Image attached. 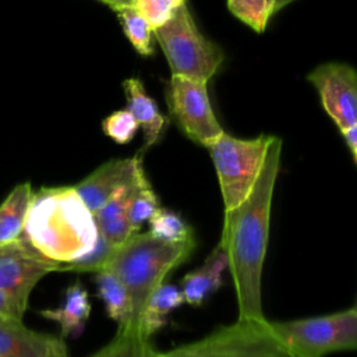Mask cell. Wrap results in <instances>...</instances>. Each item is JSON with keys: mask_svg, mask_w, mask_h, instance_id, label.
I'll return each instance as SVG.
<instances>
[{"mask_svg": "<svg viewBox=\"0 0 357 357\" xmlns=\"http://www.w3.org/2000/svg\"><path fill=\"white\" fill-rule=\"evenodd\" d=\"M280 153L282 139L273 137L250 194L236 208L226 211L223 218L218 244L227 257L240 319H266L262 310V269Z\"/></svg>", "mask_w": 357, "mask_h": 357, "instance_id": "6da1fadb", "label": "cell"}, {"mask_svg": "<svg viewBox=\"0 0 357 357\" xmlns=\"http://www.w3.org/2000/svg\"><path fill=\"white\" fill-rule=\"evenodd\" d=\"M93 213L73 187L33 192L22 237L46 259L61 266L88 254L98 241Z\"/></svg>", "mask_w": 357, "mask_h": 357, "instance_id": "7a4b0ae2", "label": "cell"}, {"mask_svg": "<svg viewBox=\"0 0 357 357\" xmlns=\"http://www.w3.org/2000/svg\"><path fill=\"white\" fill-rule=\"evenodd\" d=\"M195 245V240L174 244L137 231L113 250L105 271L113 273L130 296L132 310L130 326L135 328L152 291L165 283L172 271L190 259Z\"/></svg>", "mask_w": 357, "mask_h": 357, "instance_id": "3957f363", "label": "cell"}, {"mask_svg": "<svg viewBox=\"0 0 357 357\" xmlns=\"http://www.w3.org/2000/svg\"><path fill=\"white\" fill-rule=\"evenodd\" d=\"M153 32L172 75L208 82L223 63V50L199 32L185 4L174 8L170 20Z\"/></svg>", "mask_w": 357, "mask_h": 357, "instance_id": "277c9868", "label": "cell"}, {"mask_svg": "<svg viewBox=\"0 0 357 357\" xmlns=\"http://www.w3.org/2000/svg\"><path fill=\"white\" fill-rule=\"evenodd\" d=\"M271 329L293 357H325L357 347V308L291 321H269Z\"/></svg>", "mask_w": 357, "mask_h": 357, "instance_id": "5b68a950", "label": "cell"}, {"mask_svg": "<svg viewBox=\"0 0 357 357\" xmlns=\"http://www.w3.org/2000/svg\"><path fill=\"white\" fill-rule=\"evenodd\" d=\"M273 135L241 139L226 132L205 148L215 165L225 212L241 204L254 187Z\"/></svg>", "mask_w": 357, "mask_h": 357, "instance_id": "8992f818", "label": "cell"}, {"mask_svg": "<svg viewBox=\"0 0 357 357\" xmlns=\"http://www.w3.org/2000/svg\"><path fill=\"white\" fill-rule=\"evenodd\" d=\"M159 357H293L279 342L269 321L237 319L205 337Z\"/></svg>", "mask_w": 357, "mask_h": 357, "instance_id": "52a82bcc", "label": "cell"}, {"mask_svg": "<svg viewBox=\"0 0 357 357\" xmlns=\"http://www.w3.org/2000/svg\"><path fill=\"white\" fill-rule=\"evenodd\" d=\"M166 100L172 117L191 141L206 146L225 132L209 102L206 82L172 75Z\"/></svg>", "mask_w": 357, "mask_h": 357, "instance_id": "ba28073f", "label": "cell"}, {"mask_svg": "<svg viewBox=\"0 0 357 357\" xmlns=\"http://www.w3.org/2000/svg\"><path fill=\"white\" fill-rule=\"evenodd\" d=\"M59 265L42 257L21 234L13 243L0 247V291L24 311L38 282Z\"/></svg>", "mask_w": 357, "mask_h": 357, "instance_id": "9c48e42d", "label": "cell"}, {"mask_svg": "<svg viewBox=\"0 0 357 357\" xmlns=\"http://www.w3.org/2000/svg\"><path fill=\"white\" fill-rule=\"evenodd\" d=\"M321 105L340 131L357 126V75L347 63H324L308 73Z\"/></svg>", "mask_w": 357, "mask_h": 357, "instance_id": "30bf717a", "label": "cell"}, {"mask_svg": "<svg viewBox=\"0 0 357 357\" xmlns=\"http://www.w3.org/2000/svg\"><path fill=\"white\" fill-rule=\"evenodd\" d=\"M144 174L139 156L112 159L89 173L74 188L86 208L95 213L119 190L134 184Z\"/></svg>", "mask_w": 357, "mask_h": 357, "instance_id": "8fae6325", "label": "cell"}, {"mask_svg": "<svg viewBox=\"0 0 357 357\" xmlns=\"http://www.w3.org/2000/svg\"><path fill=\"white\" fill-rule=\"evenodd\" d=\"M0 357H68L64 342L26 328L22 321H0Z\"/></svg>", "mask_w": 357, "mask_h": 357, "instance_id": "7c38bea8", "label": "cell"}, {"mask_svg": "<svg viewBox=\"0 0 357 357\" xmlns=\"http://www.w3.org/2000/svg\"><path fill=\"white\" fill-rule=\"evenodd\" d=\"M225 269H227V257L222 247L216 244L201 266L184 275L180 286L184 303L191 307H201L220 289Z\"/></svg>", "mask_w": 357, "mask_h": 357, "instance_id": "4fadbf2b", "label": "cell"}, {"mask_svg": "<svg viewBox=\"0 0 357 357\" xmlns=\"http://www.w3.org/2000/svg\"><path fill=\"white\" fill-rule=\"evenodd\" d=\"M123 89L127 98V110L144 131V148L141 152H145V149L158 142L163 131L165 116L159 112L156 102L146 93L141 79H124Z\"/></svg>", "mask_w": 357, "mask_h": 357, "instance_id": "5bb4252c", "label": "cell"}, {"mask_svg": "<svg viewBox=\"0 0 357 357\" xmlns=\"http://www.w3.org/2000/svg\"><path fill=\"white\" fill-rule=\"evenodd\" d=\"M91 301L86 289L79 280L71 283L66 291L60 307L42 310L39 314L60 325L63 337H78L91 315Z\"/></svg>", "mask_w": 357, "mask_h": 357, "instance_id": "9a60e30c", "label": "cell"}, {"mask_svg": "<svg viewBox=\"0 0 357 357\" xmlns=\"http://www.w3.org/2000/svg\"><path fill=\"white\" fill-rule=\"evenodd\" d=\"M183 304L184 296L181 289L176 284L162 283L149 296L135 328L142 336L149 339L166 325L167 317Z\"/></svg>", "mask_w": 357, "mask_h": 357, "instance_id": "2e32d148", "label": "cell"}, {"mask_svg": "<svg viewBox=\"0 0 357 357\" xmlns=\"http://www.w3.org/2000/svg\"><path fill=\"white\" fill-rule=\"evenodd\" d=\"M33 197L31 183L15 185L0 205V247L15 241L24 231L28 209Z\"/></svg>", "mask_w": 357, "mask_h": 357, "instance_id": "e0dca14e", "label": "cell"}, {"mask_svg": "<svg viewBox=\"0 0 357 357\" xmlns=\"http://www.w3.org/2000/svg\"><path fill=\"white\" fill-rule=\"evenodd\" d=\"M96 294L102 300L107 317L117 324V329L131 325V300L121 282L109 271L95 273Z\"/></svg>", "mask_w": 357, "mask_h": 357, "instance_id": "ac0fdd59", "label": "cell"}, {"mask_svg": "<svg viewBox=\"0 0 357 357\" xmlns=\"http://www.w3.org/2000/svg\"><path fill=\"white\" fill-rule=\"evenodd\" d=\"M91 357H159V351L137 328L130 326L117 329L116 336Z\"/></svg>", "mask_w": 357, "mask_h": 357, "instance_id": "d6986e66", "label": "cell"}, {"mask_svg": "<svg viewBox=\"0 0 357 357\" xmlns=\"http://www.w3.org/2000/svg\"><path fill=\"white\" fill-rule=\"evenodd\" d=\"M149 222V234L166 243H187L195 240L192 227L176 212L159 208Z\"/></svg>", "mask_w": 357, "mask_h": 357, "instance_id": "ffe728a7", "label": "cell"}, {"mask_svg": "<svg viewBox=\"0 0 357 357\" xmlns=\"http://www.w3.org/2000/svg\"><path fill=\"white\" fill-rule=\"evenodd\" d=\"M117 13L123 32L141 56H151L152 47V28L149 24L130 6Z\"/></svg>", "mask_w": 357, "mask_h": 357, "instance_id": "44dd1931", "label": "cell"}, {"mask_svg": "<svg viewBox=\"0 0 357 357\" xmlns=\"http://www.w3.org/2000/svg\"><path fill=\"white\" fill-rule=\"evenodd\" d=\"M230 13L255 32L265 31L275 14V0H227Z\"/></svg>", "mask_w": 357, "mask_h": 357, "instance_id": "7402d4cb", "label": "cell"}, {"mask_svg": "<svg viewBox=\"0 0 357 357\" xmlns=\"http://www.w3.org/2000/svg\"><path fill=\"white\" fill-rule=\"evenodd\" d=\"M160 208V202L155 191L152 190L148 180L142 181L132 192L128 208H127V219L134 230H139V227L148 222L152 215Z\"/></svg>", "mask_w": 357, "mask_h": 357, "instance_id": "603a6c76", "label": "cell"}, {"mask_svg": "<svg viewBox=\"0 0 357 357\" xmlns=\"http://www.w3.org/2000/svg\"><path fill=\"white\" fill-rule=\"evenodd\" d=\"M116 247H112L110 244H107L100 236H98V241L95 244V247L85 254L84 257H81L77 261H73L64 266L60 268L61 272H100L106 269V265L113 254V250Z\"/></svg>", "mask_w": 357, "mask_h": 357, "instance_id": "cb8c5ba5", "label": "cell"}, {"mask_svg": "<svg viewBox=\"0 0 357 357\" xmlns=\"http://www.w3.org/2000/svg\"><path fill=\"white\" fill-rule=\"evenodd\" d=\"M102 128L105 134L112 138L117 144H128L137 130L139 128L135 119L131 116V113L126 110H117L112 114H109L102 121Z\"/></svg>", "mask_w": 357, "mask_h": 357, "instance_id": "d4e9b609", "label": "cell"}, {"mask_svg": "<svg viewBox=\"0 0 357 357\" xmlns=\"http://www.w3.org/2000/svg\"><path fill=\"white\" fill-rule=\"evenodd\" d=\"M131 7L149 24L152 31L166 24L174 11L166 0H131Z\"/></svg>", "mask_w": 357, "mask_h": 357, "instance_id": "484cf974", "label": "cell"}, {"mask_svg": "<svg viewBox=\"0 0 357 357\" xmlns=\"http://www.w3.org/2000/svg\"><path fill=\"white\" fill-rule=\"evenodd\" d=\"M24 310L0 291V321H22Z\"/></svg>", "mask_w": 357, "mask_h": 357, "instance_id": "4316f807", "label": "cell"}, {"mask_svg": "<svg viewBox=\"0 0 357 357\" xmlns=\"http://www.w3.org/2000/svg\"><path fill=\"white\" fill-rule=\"evenodd\" d=\"M343 138H344V142H346V146L349 148V152L353 158V160L356 162L357 160V126H353V127H349L343 131H340Z\"/></svg>", "mask_w": 357, "mask_h": 357, "instance_id": "83f0119b", "label": "cell"}, {"mask_svg": "<svg viewBox=\"0 0 357 357\" xmlns=\"http://www.w3.org/2000/svg\"><path fill=\"white\" fill-rule=\"evenodd\" d=\"M98 1L106 4L107 7H110L114 11H120V10L131 6V0H98Z\"/></svg>", "mask_w": 357, "mask_h": 357, "instance_id": "f1b7e54d", "label": "cell"}, {"mask_svg": "<svg viewBox=\"0 0 357 357\" xmlns=\"http://www.w3.org/2000/svg\"><path fill=\"white\" fill-rule=\"evenodd\" d=\"M293 1H296V0H275V13H278L279 10H282L286 6L291 4Z\"/></svg>", "mask_w": 357, "mask_h": 357, "instance_id": "f546056e", "label": "cell"}, {"mask_svg": "<svg viewBox=\"0 0 357 357\" xmlns=\"http://www.w3.org/2000/svg\"><path fill=\"white\" fill-rule=\"evenodd\" d=\"M166 1H169L173 8H177V7H180L183 4H185V0H166Z\"/></svg>", "mask_w": 357, "mask_h": 357, "instance_id": "4dcf8cb0", "label": "cell"}]
</instances>
